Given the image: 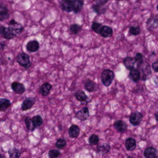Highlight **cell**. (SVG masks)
Masks as SVG:
<instances>
[{
  "mask_svg": "<svg viewBox=\"0 0 158 158\" xmlns=\"http://www.w3.org/2000/svg\"><path fill=\"white\" fill-rule=\"evenodd\" d=\"M114 78L115 74L114 72L109 69H105L101 74V81L106 87H109L112 84Z\"/></svg>",
  "mask_w": 158,
  "mask_h": 158,
  "instance_id": "obj_1",
  "label": "cell"
},
{
  "mask_svg": "<svg viewBox=\"0 0 158 158\" xmlns=\"http://www.w3.org/2000/svg\"><path fill=\"white\" fill-rule=\"evenodd\" d=\"M8 27L9 28L11 33L15 37L21 34L24 30L22 25L14 19L10 20Z\"/></svg>",
  "mask_w": 158,
  "mask_h": 158,
  "instance_id": "obj_2",
  "label": "cell"
},
{
  "mask_svg": "<svg viewBox=\"0 0 158 158\" xmlns=\"http://www.w3.org/2000/svg\"><path fill=\"white\" fill-rule=\"evenodd\" d=\"M75 115L78 119L82 121H84L87 120L90 116L89 109L87 107H83L82 108L76 112Z\"/></svg>",
  "mask_w": 158,
  "mask_h": 158,
  "instance_id": "obj_7",
  "label": "cell"
},
{
  "mask_svg": "<svg viewBox=\"0 0 158 158\" xmlns=\"http://www.w3.org/2000/svg\"><path fill=\"white\" fill-rule=\"evenodd\" d=\"M127 158H135L134 157H132V156H128V157H127Z\"/></svg>",
  "mask_w": 158,
  "mask_h": 158,
  "instance_id": "obj_43",
  "label": "cell"
},
{
  "mask_svg": "<svg viewBox=\"0 0 158 158\" xmlns=\"http://www.w3.org/2000/svg\"><path fill=\"white\" fill-rule=\"evenodd\" d=\"M152 67L155 72H158V61L153 63Z\"/></svg>",
  "mask_w": 158,
  "mask_h": 158,
  "instance_id": "obj_38",
  "label": "cell"
},
{
  "mask_svg": "<svg viewBox=\"0 0 158 158\" xmlns=\"http://www.w3.org/2000/svg\"><path fill=\"white\" fill-rule=\"evenodd\" d=\"M125 145L126 149L128 151H134L136 148V142L134 138L129 137L126 139Z\"/></svg>",
  "mask_w": 158,
  "mask_h": 158,
  "instance_id": "obj_20",
  "label": "cell"
},
{
  "mask_svg": "<svg viewBox=\"0 0 158 158\" xmlns=\"http://www.w3.org/2000/svg\"><path fill=\"white\" fill-rule=\"evenodd\" d=\"M93 1L95 2L96 4L105 5L108 2L109 0H93Z\"/></svg>",
  "mask_w": 158,
  "mask_h": 158,
  "instance_id": "obj_37",
  "label": "cell"
},
{
  "mask_svg": "<svg viewBox=\"0 0 158 158\" xmlns=\"http://www.w3.org/2000/svg\"><path fill=\"white\" fill-rule=\"evenodd\" d=\"M114 127L118 132L123 133L127 131L128 125L125 122L122 120H118L114 123Z\"/></svg>",
  "mask_w": 158,
  "mask_h": 158,
  "instance_id": "obj_16",
  "label": "cell"
},
{
  "mask_svg": "<svg viewBox=\"0 0 158 158\" xmlns=\"http://www.w3.org/2000/svg\"><path fill=\"white\" fill-rule=\"evenodd\" d=\"M27 51L30 52H35L40 48V44L36 40L30 41L26 45Z\"/></svg>",
  "mask_w": 158,
  "mask_h": 158,
  "instance_id": "obj_13",
  "label": "cell"
},
{
  "mask_svg": "<svg viewBox=\"0 0 158 158\" xmlns=\"http://www.w3.org/2000/svg\"><path fill=\"white\" fill-rule=\"evenodd\" d=\"M143 114L140 112L136 111L131 114L130 117V122L132 125L134 126H138L143 120Z\"/></svg>",
  "mask_w": 158,
  "mask_h": 158,
  "instance_id": "obj_5",
  "label": "cell"
},
{
  "mask_svg": "<svg viewBox=\"0 0 158 158\" xmlns=\"http://www.w3.org/2000/svg\"><path fill=\"white\" fill-rule=\"evenodd\" d=\"M11 103L9 99L5 98H0V111H5L8 108L10 107Z\"/></svg>",
  "mask_w": 158,
  "mask_h": 158,
  "instance_id": "obj_23",
  "label": "cell"
},
{
  "mask_svg": "<svg viewBox=\"0 0 158 158\" xmlns=\"http://www.w3.org/2000/svg\"><path fill=\"white\" fill-rule=\"evenodd\" d=\"M36 99L35 98L28 97L26 98L22 102L21 106V110L23 111L31 109L35 105Z\"/></svg>",
  "mask_w": 158,
  "mask_h": 158,
  "instance_id": "obj_9",
  "label": "cell"
},
{
  "mask_svg": "<svg viewBox=\"0 0 158 158\" xmlns=\"http://www.w3.org/2000/svg\"><path fill=\"white\" fill-rule=\"evenodd\" d=\"M94 12L96 13L98 15L104 14L106 11V7L104 5H102L95 4L92 7Z\"/></svg>",
  "mask_w": 158,
  "mask_h": 158,
  "instance_id": "obj_28",
  "label": "cell"
},
{
  "mask_svg": "<svg viewBox=\"0 0 158 158\" xmlns=\"http://www.w3.org/2000/svg\"><path fill=\"white\" fill-rule=\"evenodd\" d=\"M0 34L1 36L6 40H12L15 38V36L11 33L9 28L1 26L0 27Z\"/></svg>",
  "mask_w": 158,
  "mask_h": 158,
  "instance_id": "obj_11",
  "label": "cell"
},
{
  "mask_svg": "<svg viewBox=\"0 0 158 158\" xmlns=\"http://www.w3.org/2000/svg\"><path fill=\"white\" fill-rule=\"evenodd\" d=\"M62 1H69V0H62Z\"/></svg>",
  "mask_w": 158,
  "mask_h": 158,
  "instance_id": "obj_45",
  "label": "cell"
},
{
  "mask_svg": "<svg viewBox=\"0 0 158 158\" xmlns=\"http://www.w3.org/2000/svg\"><path fill=\"white\" fill-rule=\"evenodd\" d=\"M6 46V44L5 42L4 41H2L1 42V50L2 51H3V50L4 49L5 47Z\"/></svg>",
  "mask_w": 158,
  "mask_h": 158,
  "instance_id": "obj_39",
  "label": "cell"
},
{
  "mask_svg": "<svg viewBox=\"0 0 158 158\" xmlns=\"http://www.w3.org/2000/svg\"><path fill=\"white\" fill-rule=\"evenodd\" d=\"M74 4V13L75 14L79 13L84 5V0H73Z\"/></svg>",
  "mask_w": 158,
  "mask_h": 158,
  "instance_id": "obj_25",
  "label": "cell"
},
{
  "mask_svg": "<svg viewBox=\"0 0 158 158\" xmlns=\"http://www.w3.org/2000/svg\"><path fill=\"white\" fill-rule=\"evenodd\" d=\"M66 141L65 139L60 138L57 141L55 146L57 148H58V149H62L66 146Z\"/></svg>",
  "mask_w": 158,
  "mask_h": 158,
  "instance_id": "obj_35",
  "label": "cell"
},
{
  "mask_svg": "<svg viewBox=\"0 0 158 158\" xmlns=\"http://www.w3.org/2000/svg\"><path fill=\"white\" fill-rule=\"evenodd\" d=\"M45 1H50V0H45Z\"/></svg>",
  "mask_w": 158,
  "mask_h": 158,
  "instance_id": "obj_47",
  "label": "cell"
},
{
  "mask_svg": "<svg viewBox=\"0 0 158 158\" xmlns=\"http://www.w3.org/2000/svg\"><path fill=\"white\" fill-rule=\"evenodd\" d=\"M80 132L79 127L76 124H72L68 129V134L70 137L72 138L78 137Z\"/></svg>",
  "mask_w": 158,
  "mask_h": 158,
  "instance_id": "obj_15",
  "label": "cell"
},
{
  "mask_svg": "<svg viewBox=\"0 0 158 158\" xmlns=\"http://www.w3.org/2000/svg\"><path fill=\"white\" fill-rule=\"evenodd\" d=\"M135 59V62L137 64V67H140L143 62V54L140 52H138L135 54V56L134 57Z\"/></svg>",
  "mask_w": 158,
  "mask_h": 158,
  "instance_id": "obj_31",
  "label": "cell"
},
{
  "mask_svg": "<svg viewBox=\"0 0 158 158\" xmlns=\"http://www.w3.org/2000/svg\"><path fill=\"white\" fill-rule=\"evenodd\" d=\"M155 84L156 85H158V77H156V78L155 80Z\"/></svg>",
  "mask_w": 158,
  "mask_h": 158,
  "instance_id": "obj_41",
  "label": "cell"
},
{
  "mask_svg": "<svg viewBox=\"0 0 158 158\" xmlns=\"http://www.w3.org/2000/svg\"><path fill=\"white\" fill-rule=\"evenodd\" d=\"M155 117L156 120V121L158 123V110L155 113Z\"/></svg>",
  "mask_w": 158,
  "mask_h": 158,
  "instance_id": "obj_40",
  "label": "cell"
},
{
  "mask_svg": "<svg viewBox=\"0 0 158 158\" xmlns=\"http://www.w3.org/2000/svg\"><path fill=\"white\" fill-rule=\"evenodd\" d=\"M61 155L60 151L57 149H52L48 152L49 158H57Z\"/></svg>",
  "mask_w": 158,
  "mask_h": 158,
  "instance_id": "obj_36",
  "label": "cell"
},
{
  "mask_svg": "<svg viewBox=\"0 0 158 158\" xmlns=\"http://www.w3.org/2000/svg\"><path fill=\"white\" fill-rule=\"evenodd\" d=\"M110 148V146L109 144L103 143V144L97 146L96 152L100 155L104 156L109 153Z\"/></svg>",
  "mask_w": 158,
  "mask_h": 158,
  "instance_id": "obj_21",
  "label": "cell"
},
{
  "mask_svg": "<svg viewBox=\"0 0 158 158\" xmlns=\"http://www.w3.org/2000/svg\"><path fill=\"white\" fill-rule=\"evenodd\" d=\"M52 87L53 86L51 84L48 82L44 83L39 88V93L43 96H47L50 94Z\"/></svg>",
  "mask_w": 158,
  "mask_h": 158,
  "instance_id": "obj_12",
  "label": "cell"
},
{
  "mask_svg": "<svg viewBox=\"0 0 158 158\" xmlns=\"http://www.w3.org/2000/svg\"><path fill=\"white\" fill-rule=\"evenodd\" d=\"M99 138L98 135L93 134L89 138V143L92 145H96L99 143Z\"/></svg>",
  "mask_w": 158,
  "mask_h": 158,
  "instance_id": "obj_32",
  "label": "cell"
},
{
  "mask_svg": "<svg viewBox=\"0 0 158 158\" xmlns=\"http://www.w3.org/2000/svg\"><path fill=\"white\" fill-rule=\"evenodd\" d=\"M99 34L103 38H110L113 35V29L112 28L109 27V26H103L100 31Z\"/></svg>",
  "mask_w": 158,
  "mask_h": 158,
  "instance_id": "obj_17",
  "label": "cell"
},
{
  "mask_svg": "<svg viewBox=\"0 0 158 158\" xmlns=\"http://www.w3.org/2000/svg\"><path fill=\"white\" fill-rule=\"evenodd\" d=\"M76 99L80 102H84L87 100L88 96L82 90H79L75 94Z\"/></svg>",
  "mask_w": 158,
  "mask_h": 158,
  "instance_id": "obj_27",
  "label": "cell"
},
{
  "mask_svg": "<svg viewBox=\"0 0 158 158\" xmlns=\"http://www.w3.org/2000/svg\"><path fill=\"white\" fill-rule=\"evenodd\" d=\"M123 64L126 68L130 71L132 69L135 68V65L136 63L134 57L127 56L123 60Z\"/></svg>",
  "mask_w": 158,
  "mask_h": 158,
  "instance_id": "obj_14",
  "label": "cell"
},
{
  "mask_svg": "<svg viewBox=\"0 0 158 158\" xmlns=\"http://www.w3.org/2000/svg\"><path fill=\"white\" fill-rule=\"evenodd\" d=\"M103 25L101 23L94 22L92 25V29L97 34H100V31L103 27Z\"/></svg>",
  "mask_w": 158,
  "mask_h": 158,
  "instance_id": "obj_33",
  "label": "cell"
},
{
  "mask_svg": "<svg viewBox=\"0 0 158 158\" xmlns=\"http://www.w3.org/2000/svg\"><path fill=\"white\" fill-rule=\"evenodd\" d=\"M16 60L19 65L24 67L26 69L29 68L31 66L29 56L26 53L22 52L18 55Z\"/></svg>",
  "mask_w": 158,
  "mask_h": 158,
  "instance_id": "obj_3",
  "label": "cell"
},
{
  "mask_svg": "<svg viewBox=\"0 0 158 158\" xmlns=\"http://www.w3.org/2000/svg\"><path fill=\"white\" fill-rule=\"evenodd\" d=\"M10 158H19L21 156V152L16 148H12L8 151Z\"/></svg>",
  "mask_w": 158,
  "mask_h": 158,
  "instance_id": "obj_26",
  "label": "cell"
},
{
  "mask_svg": "<svg viewBox=\"0 0 158 158\" xmlns=\"http://www.w3.org/2000/svg\"><path fill=\"white\" fill-rule=\"evenodd\" d=\"M32 121L34 123V125L36 127H40L42 125L43 123V120L41 116L38 115L34 116L32 118Z\"/></svg>",
  "mask_w": 158,
  "mask_h": 158,
  "instance_id": "obj_30",
  "label": "cell"
},
{
  "mask_svg": "<svg viewBox=\"0 0 158 158\" xmlns=\"http://www.w3.org/2000/svg\"><path fill=\"white\" fill-rule=\"evenodd\" d=\"M24 122H25L26 128L28 129V131L32 132L36 129V127L34 125V123H33V121H32V118H31L30 117H26L25 118Z\"/></svg>",
  "mask_w": 158,
  "mask_h": 158,
  "instance_id": "obj_24",
  "label": "cell"
},
{
  "mask_svg": "<svg viewBox=\"0 0 158 158\" xmlns=\"http://www.w3.org/2000/svg\"></svg>",
  "mask_w": 158,
  "mask_h": 158,
  "instance_id": "obj_48",
  "label": "cell"
},
{
  "mask_svg": "<svg viewBox=\"0 0 158 158\" xmlns=\"http://www.w3.org/2000/svg\"><path fill=\"white\" fill-rule=\"evenodd\" d=\"M130 77L135 82H137L141 78V73L138 69L134 68L130 70Z\"/></svg>",
  "mask_w": 158,
  "mask_h": 158,
  "instance_id": "obj_22",
  "label": "cell"
},
{
  "mask_svg": "<svg viewBox=\"0 0 158 158\" xmlns=\"http://www.w3.org/2000/svg\"><path fill=\"white\" fill-rule=\"evenodd\" d=\"M84 88L87 92L90 93L96 92L98 90V85L95 82L91 79H87L84 84Z\"/></svg>",
  "mask_w": 158,
  "mask_h": 158,
  "instance_id": "obj_8",
  "label": "cell"
},
{
  "mask_svg": "<svg viewBox=\"0 0 158 158\" xmlns=\"http://www.w3.org/2000/svg\"><path fill=\"white\" fill-rule=\"evenodd\" d=\"M60 6L62 10L66 13L74 12V4L73 0L62 1V2H60Z\"/></svg>",
  "mask_w": 158,
  "mask_h": 158,
  "instance_id": "obj_6",
  "label": "cell"
},
{
  "mask_svg": "<svg viewBox=\"0 0 158 158\" xmlns=\"http://www.w3.org/2000/svg\"><path fill=\"white\" fill-rule=\"evenodd\" d=\"M144 156L145 158H158L157 151L154 148H147L144 152Z\"/></svg>",
  "mask_w": 158,
  "mask_h": 158,
  "instance_id": "obj_18",
  "label": "cell"
},
{
  "mask_svg": "<svg viewBox=\"0 0 158 158\" xmlns=\"http://www.w3.org/2000/svg\"><path fill=\"white\" fill-rule=\"evenodd\" d=\"M118 1H122V0H118Z\"/></svg>",
  "mask_w": 158,
  "mask_h": 158,
  "instance_id": "obj_46",
  "label": "cell"
},
{
  "mask_svg": "<svg viewBox=\"0 0 158 158\" xmlns=\"http://www.w3.org/2000/svg\"><path fill=\"white\" fill-rule=\"evenodd\" d=\"M130 33L134 36H137L141 33V28L139 26H132L130 28Z\"/></svg>",
  "mask_w": 158,
  "mask_h": 158,
  "instance_id": "obj_34",
  "label": "cell"
},
{
  "mask_svg": "<svg viewBox=\"0 0 158 158\" xmlns=\"http://www.w3.org/2000/svg\"><path fill=\"white\" fill-rule=\"evenodd\" d=\"M9 13L7 7L5 5L1 3L0 6V21H3L9 18Z\"/></svg>",
  "mask_w": 158,
  "mask_h": 158,
  "instance_id": "obj_19",
  "label": "cell"
},
{
  "mask_svg": "<svg viewBox=\"0 0 158 158\" xmlns=\"http://www.w3.org/2000/svg\"><path fill=\"white\" fill-rule=\"evenodd\" d=\"M138 68L141 73L142 80L146 81L147 80L152 74L151 67L149 64L147 63H143Z\"/></svg>",
  "mask_w": 158,
  "mask_h": 158,
  "instance_id": "obj_4",
  "label": "cell"
},
{
  "mask_svg": "<svg viewBox=\"0 0 158 158\" xmlns=\"http://www.w3.org/2000/svg\"><path fill=\"white\" fill-rule=\"evenodd\" d=\"M0 158H6V157L4 156H3V155H2V154H1V157H0Z\"/></svg>",
  "mask_w": 158,
  "mask_h": 158,
  "instance_id": "obj_42",
  "label": "cell"
},
{
  "mask_svg": "<svg viewBox=\"0 0 158 158\" xmlns=\"http://www.w3.org/2000/svg\"><path fill=\"white\" fill-rule=\"evenodd\" d=\"M157 9L158 11V4L157 5Z\"/></svg>",
  "mask_w": 158,
  "mask_h": 158,
  "instance_id": "obj_44",
  "label": "cell"
},
{
  "mask_svg": "<svg viewBox=\"0 0 158 158\" xmlns=\"http://www.w3.org/2000/svg\"><path fill=\"white\" fill-rule=\"evenodd\" d=\"M82 30V26L77 24H72L70 27V30L72 34L77 35Z\"/></svg>",
  "mask_w": 158,
  "mask_h": 158,
  "instance_id": "obj_29",
  "label": "cell"
},
{
  "mask_svg": "<svg viewBox=\"0 0 158 158\" xmlns=\"http://www.w3.org/2000/svg\"><path fill=\"white\" fill-rule=\"evenodd\" d=\"M11 89L13 92L18 94H22L26 91V87L23 83L17 81H14L11 85Z\"/></svg>",
  "mask_w": 158,
  "mask_h": 158,
  "instance_id": "obj_10",
  "label": "cell"
}]
</instances>
